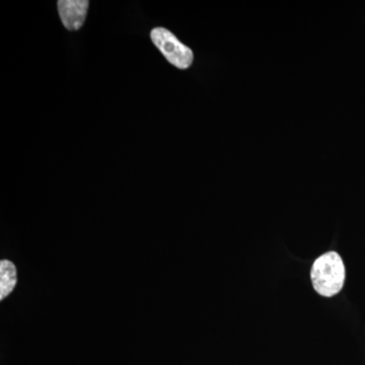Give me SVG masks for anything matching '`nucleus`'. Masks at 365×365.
<instances>
[{"instance_id":"f257e3e1","label":"nucleus","mask_w":365,"mask_h":365,"mask_svg":"<svg viewBox=\"0 0 365 365\" xmlns=\"http://www.w3.org/2000/svg\"><path fill=\"white\" fill-rule=\"evenodd\" d=\"M345 278L344 262L336 252L322 255L312 266V283L322 297H332L339 294L344 287Z\"/></svg>"},{"instance_id":"f03ea898","label":"nucleus","mask_w":365,"mask_h":365,"mask_svg":"<svg viewBox=\"0 0 365 365\" xmlns=\"http://www.w3.org/2000/svg\"><path fill=\"white\" fill-rule=\"evenodd\" d=\"M150 38L172 66L179 69H187L193 63V51L180 42L170 31L165 28H155L151 31Z\"/></svg>"},{"instance_id":"7ed1b4c3","label":"nucleus","mask_w":365,"mask_h":365,"mask_svg":"<svg viewBox=\"0 0 365 365\" xmlns=\"http://www.w3.org/2000/svg\"><path fill=\"white\" fill-rule=\"evenodd\" d=\"M88 0H59L57 2L62 24L68 31H78L85 24L88 14Z\"/></svg>"},{"instance_id":"20e7f679","label":"nucleus","mask_w":365,"mask_h":365,"mask_svg":"<svg viewBox=\"0 0 365 365\" xmlns=\"http://www.w3.org/2000/svg\"><path fill=\"white\" fill-rule=\"evenodd\" d=\"M16 284V270L13 262H0V299H4Z\"/></svg>"}]
</instances>
